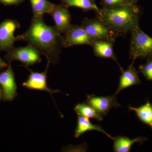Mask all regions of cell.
I'll return each instance as SVG.
<instances>
[{"mask_svg":"<svg viewBox=\"0 0 152 152\" xmlns=\"http://www.w3.org/2000/svg\"><path fill=\"white\" fill-rule=\"evenodd\" d=\"M68 8L76 7L82 9L84 12L94 11L96 12L100 8L97 5L95 0H59Z\"/></svg>","mask_w":152,"mask_h":152,"instance_id":"cell-17","label":"cell"},{"mask_svg":"<svg viewBox=\"0 0 152 152\" xmlns=\"http://www.w3.org/2000/svg\"><path fill=\"white\" fill-rule=\"evenodd\" d=\"M127 4L124 0H100V4L103 8H110Z\"/></svg>","mask_w":152,"mask_h":152,"instance_id":"cell-21","label":"cell"},{"mask_svg":"<svg viewBox=\"0 0 152 152\" xmlns=\"http://www.w3.org/2000/svg\"><path fill=\"white\" fill-rule=\"evenodd\" d=\"M81 26L94 40H107L115 42L119 34L111 29L96 17L85 18Z\"/></svg>","mask_w":152,"mask_h":152,"instance_id":"cell-4","label":"cell"},{"mask_svg":"<svg viewBox=\"0 0 152 152\" xmlns=\"http://www.w3.org/2000/svg\"><path fill=\"white\" fill-rule=\"evenodd\" d=\"M148 139L145 137H139L131 140L126 137L118 136L113 137V150L115 152H129L133 144L140 143L142 145Z\"/></svg>","mask_w":152,"mask_h":152,"instance_id":"cell-14","label":"cell"},{"mask_svg":"<svg viewBox=\"0 0 152 152\" xmlns=\"http://www.w3.org/2000/svg\"><path fill=\"white\" fill-rule=\"evenodd\" d=\"M55 27L47 25L43 16L33 17L30 27L23 34L18 36V40L24 41L36 47L47 58V64L58 62L61 53V34Z\"/></svg>","mask_w":152,"mask_h":152,"instance_id":"cell-1","label":"cell"},{"mask_svg":"<svg viewBox=\"0 0 152 152\" xmlns=\"http://www.w3.org/2000/svg\"><path fill=\"white\" fill-rule=\"evenodd\" d=\"M49 14L54 20L56 28L61 34H64L72 25V16L69 8L62 3L54 4Z\"/></svg>","mask_w":152,"mask_h":152,"instance_id":"cell-11","label":"cell"},{"mask_svg":"<svg viewBox=\"0 0 152 152\" xmlns=\"http://www.w3.org/2000/svg\"><path fill=\"white\" fill-rule=\"evenodd\" d=\"M127 4H136L138 1L139 0H124Z\"/></svg>","mask_w":152,"mask_h":152,"instance_id":"cell-24","label":"cell"},{"mask_svg":"<svg viewBox=\"0 0 152 152\" xmlns=\"http://www.w3.org/2000/svg\"><path fill=\"white\" fill-rule=\"evenodd\" d=\"M40 52L36 47L31 44L24 47L14 48L8 51L6 60L8 63L18 61L26 66L33 65L41 62Z\"/></svg>","mask_w":152,"mask_h":152,"instance_id":"cell-5","label":"cell"},{"mask_svg":"<svg viewBox=\"0 0 152 152\" xmlns=\"http://www.w3.org/2000/svg\"><path fill=\"white\" fill-rule=\"evenodd\" d=\"M114 43V42L107 40H93L91 46L93 48L96 56L110 59L117 62L116 56L113 50Z\"/></svg>","mask_w":152,"mask_h":152,"instance_id":"cell-13","label":"cell"},{"mask_svg":"<svg viewBox=\"0 0 152 152\" xmlns=\"http://www.w3.org/2000/svg\"><path fill=\"white\" fill-rule=\"evenodd\" d=\"M74 110L78 115L86 117L88 118H93L98 121H102L103 117L91 106L87 103L77 104L74 108Z\"/></svg>","mask_w":152,"mask_h":152,"instance_id":"cell-18","label":"cell"},{"mask_svg":"<svg viewBox=\"0 0 152 152\" xmlns=\"http://www.w3.org/2000/svg\"><path fill=\"white\" fill-rule=\"evenodd\" d=\"M92 131H96L103 133L110 138L113 140V137L103 129L101 126L93 124L90 121L89 119L81 116L78 115L77 128L75 131V137L78 138L86 132Z\"/></svg>","mask_w":152,"mask_h":152,"instance_id":"cell-15","label":"cell"},{"mask_svg":"<svg viewBox=\"0 0 152 152\" xmlns=\"http://www.w3.org/2000/svg\"><path fill=\"white\" fill-rule=\"evenodd\" d=\"M86 102L93 107L102 117L105 116L113 108H117L121 106L117 101L115 94L106 96L88 95Z\"/></svg>","mask_w":152,"mask_h":152,"instance_id":"cell-9","label":"cell"},{"mask_svg":"<svg viewBox=\"0 0 152 152\" xmlns=\"http://www.w3.org/2000/svg\"><path fill=\"white\" fill-rule=\"evenodd\" d=\"M0 86L3 91V99L6 101H12L17 96V86L15 74L9 63L5 70L0 73Z\"/></svg>","mask_w":152,"mask_h":152,"instance_id":"cell-10","label":"cell"},{"mask_svg":"<svg viewBox=\"0 0 152 152\" xmlns=\"http://www.w3.org/2000/svg\"><path fill=\"white\" fill-rule=\"evenodd\" d=\"M132 62L126 70L121 71L122 75L120 77L118 88L114 94L117 95L125 89L134 85L141 83L139 77V72L133 66Z\"/></svg>","mask_w":152,"mask_h":152,"instance_id":"cell-12","label":"cell"},{"mask_svg":"<svg viewBox=\"0 0 152 152\" xmlns=\"http://www.w3.org/2000/svg\"><path fill=\"white\" fill-rule=\"evenodd\" d=\"M129 58L132 62L137 58L152 57V38L143 31L140 26L131 32Z\"/></svg>","mask_w":152,"mask_h":152,"instance_id":"cell-3","label":"cell"},{"mask_svg":"<svg viewBox=\"0 0 152 152\" xmlns=\"http://www.w3.org/2000/svg\"><path fill=\"white\" fill-rule=\"evenodd\" d=\"M63 36L62 46L68 48L76 45L91 46L94 40L87 34L81 26L71 25Z\"/></svg>","mask_w":152,"mask_h":152,"instance_id":"cell-6","label":"cell"},{"mask_svg":"<svg viewBox=\"0 0 152 152\" xmlns=\"http://www.w3.org/2000/svg\"><path fill=\"white\" fill-rule=\"evenodd\" d=\"M129 109L130 111L135 112L139 120L150 126L152 130V104L149 101H147L145 104L139 107L129 106Z\"/></svg>","mask_w":152,"mask_h":152,"instance_id":"cell-16","label":"cell"},{"mask_svg":"<svg viewBox=\"0 0 152 152\" xmlns=\"http://www.w3.org/2000/svg\"><path fill=\"white\" fill-rule=\"evenodd\" d=\"M33 12V17L43 16L49 14L54 4L48 0H30Z\"/></svg>","mask_w":152,"mask_h":152,"instance_id":"cell-19","label":"cell"},{"mask_svg":"<svg viewBox=\"0 0 152 152\" xmlns=\"http://www.w3.org/2000/svg\"><path fill=\"white\" fill-rule=\"evenodd\" d=\"M139 69L148 80L152 81V57L148 58L146 64L140 65Z\"/></svg>","mask_w":152,"mask_h":152,"instance_id":"cell-20","label":"cell"},{"mask_svg":"<svg viewBox=\"0 0 152 152\" xmlns=\"http://www.w3.org/2000/svg\"><path fill=\"white\" fill-rule=\"evenodd\" d=\"M95 13L97 18L121 37L140 26V9L136 4H125L113 7H102Z\"/></svg>","mask_w":152,"mask_h":152,"instance_id":"cell-2","label":"cell"},{"mask_svg":"<svg viewBox=\"0 0 152 152\" xmlns=\"http://www.w3.org/2000/svg\"><path fill=\"white\" fill-rule=\"evenodd\" d=\"M20 25L16 20L7 19L0 23V51H9L14 48V43L18 40L14 33Z\"/></svg>","mask_w":152,"mask_h":152,"instance_id":"cell-7","label":"cell"},{"mask_svg":"<svg viewBox=\"0 0 152 152\" xmlns=\"http://www.w3.org/2000/svg\"><path fill=\"white\" fill-rule=\"evenodd\" d=\"M25 0H0V3L6 6L18 5Z\"/></svg>","mask_w":152,"mask_h":152,"instance_id":"cell-22","label":"cell"},{"mask_svg":"<svg viewBox=\"0 0 152 152\" xmlns=\"http://www.w3.org/2000/svg\"><path fill=\"white\" fill-rule=\"evenodd\" d=\"M8 66V65L4 61H3L0 57V71L3 69L7 67Z\"/></svg>","mask_w":152,"mask_h":152,"instance_id":"cell-23","label":"cell"},{"mask_svg":"<svg viewBox=\"0 0 152 152\" xmlns=\"http://www.w3.org/2000/svg\"><path fill=\"white\" fill-rule=\"evenodd\" d=\"M3 94L2 89L1 87L0 86V100H1L2 99H3Z\"/></svg>","mask_w":152,"mask_h":152,"instance_id":"cell-25","label":"cell"},{"mask_svg":"<svg viewBox=\"0 0 152 152\" xmlns=\"http://www.w3.org/2000/svg\"><path fill=\"white\" fill-rule=\"evenodd\" d=\"M49 66V65H47L45 70L42 72H33L29 69L27 67L25 66L30 71V74L28 80L23 82L22 85L28 89L48 92L53 99V94L61 92L58 90H52L47 86V74Z\"/></svg>","mask_w":152,"mask_h":152,"instance_id":"cell-8","label":"cell"}]
</instances>
